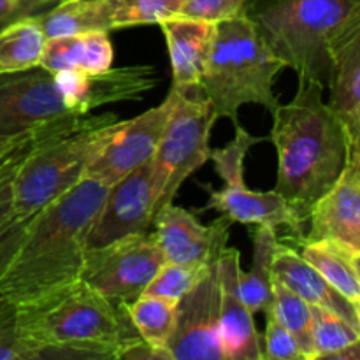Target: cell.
<instances>
[{
	"label": "cell",
	"mask_w": 360,
	"mask_h": 360,
	"mask_svg": "<svg viewBox=\"0 0 360 360\" xmlns=\"http://www.w3.org/2000/svg\"><path fill=\"white\" fill-rule=\"evenodd\" d=\"M301 255L340 292L360 306V278L354 266V252L330 241L301 243Z\"/></svg>",
	"instance_id": "24"
},
{
	"label": "cell",
	"mask_w": 360,
	"mask_h": 360,
	"mask_svg": "<svg viewBox=\"0 0 360 360\" xmlns=\"http://www.w3.org/2000/svg\"><path fill=\"white\" fill-rule=\"evenodd\" d=\"M253 257L248 273L241 271V295L250 311L264 313L273 302V262L280 246L276 227L255 225L252 232Z\"/></svg>",
	"instance_id": "21"
},
{
	"label": "cell",
	"mask_w": 360,
	"mask_h": 360,
	"mask_svg": "<svg viewBox=\"0 0 360 360\" xmlns=\"http://www.w3.org/2000/svg\"><path fill=\"white\" fill-rule=\"evenodd\" d=\"M27 136H28V134H27ZM27 136H21V137H18V139H14V141H7V143H0V160H2V158L6 157L7 153H11V151H13L14 148H16L18 144H20L21 141H23Z\"/></svg>",
	"instance_id": "38"
},
{
	"label": "cell",
	"mask_w": 360,
	"mask_h": 360,
	"mask_svg": "<svg viewBox=\"0 0 360 360\" xmlns=\"http://www.w3.org/2000/svg\"><path fill=\"white\" fill-rule=\"evenodd\" d=\"M46 39L76 35L83 32H109L102 0H62L44 11L32 14Z\"/></svg>",
	"instance_id": "22"
},
{
	"label": "cell",
	"mask_w": 360,
	"mask_h": 360,
	"mask_svg": "<svg viewBox=\"0 0 360 360\" xmlns=\"http://www.w3.org/2000/svg\"><path fill=\"white\" fill-rule=\"evenodd\" d=\"M164 262L155 232H141L98 248H88L81 280L122 306L146 290Z\"/></svg>",
	"instance_id": "9"
},
{
	"label": "cell",
	"mask_w": 360,
	"mask_h": 360,
	"mask_svg": "<svg viewBox=\"0 0 360 360\" xmlns=\"http://www.w3.org/2000/svg\"><path fill=\"white\" fill-rule=\"evenodd\" d=\"M77 118H79V116H77ZM55 125H58V123H55ZM55 125L44 127V129H39L35 130V132L28 134V136L25 137V139L21 141V143L11 151V153H7L6 157L0 160V231H2L4 227H7L11 221L16 220V217H14V206H13V181L21 160H23V157L27 155V151L34 146L35 141H37L46 130H49Z\"/></svg>",
	"instance_id": "30"
},
{
	"label": "cell",
	"mask_w": 360,
	"mask_h": 360,
	"mask_svg": "<svg viewBox=\"0 0 360 360\" xmlns=\"http://www.w3.org/2000/svg\"><path fill=\"white\" fill-rule=\"evenodd\" d=\"M77 116L49 70L0 74V143Z\"/></svg>",
	"instance_id": "10"
},
{
	"label": "cell",
	"mask_w": 360,
	"mask_h": 360,
	"mask_svg": "<svg viewBox=\"0 0 360 360\" xmlns=\"http://www.w3.org/2000/svg\"><path fill=\"white\" fill-rule=\"evenodd\" d=\"M39 2H41V0H20L23 16H27V14H34L35 9H37Z\"/></svg>",
	"instance_id": "39"
},
{
	"label": "cell",
	"mask_w": 360,
	"mask_h": 360,
	"mask_svg": "<svg viewBox=\"0 0 360 360\" xmlns=\"http://www.w3.org/2000/svg\"><path fill=\"white\" fill-rule=\"evenodd\" d=\"M108 190L104 181L84 176L28 218L0 280V294L16 306H27L81 280L88 236Z\"/></svg>",
	"instance_id": "1"
},
{
	"label": "cell",
	"mask_w": 360,
	"mask_h": 360,
	"mask_svg": "<svg viewBox=\"0 0 360 360\" xmlns=\"http://www.w3.org/2000/svg\"><path fill=\"white\" fill-rule=\"evenodd\" d=\"M46 35L32 14L0 27V74L34 69L41 63Z\"/></svg>",
	"instance_id": "23"
},
{
	"label": "cell",
	"mask_w": 360,
	"mask_h": 360,
	"mask_svg": "<svg viewBox=\"0 0 360 360\" xmlns=\"http://www.w3.org/2000/svg\"><path fill=\"white\" fill-rule=\"evenodd\" d=\"M109 32L122 28L160 25L176 16L185 0H102Z\"/></svg>",
	"instance_id": "27"
},
{
	"label": "cell",
	"mask_w": 360,
	"mask_h": 360,
	"mask_svg": "<svg viewBox=\"0 0 360 360\" xmlns=\"http://www.w3.org/2000/svg\"><path fill=\"white\" fill-rule=\"evenodd\" d=\"M172 105H174V94L169 90L167 97L158 105L148 109L136 118L123 120L116 136L102 151L101 157L91 164L86 176L101 179L111 186L139 165L153 160L171 118Z\"/></svg>",
	"instance_id": "13"
},
{
	"label": "cell",
	"mask_w": 360,
	"mask_h": 360,
	"mask_svg": "<svg viewBox=\"0 0 360 360\" xmlns=\"http://www.w3.org/2000/svg\"><path fill=\"white\" fill-rule=\"evenodd\" d=\"M246 0H185L176 16L221 23L245 14Z\"/></svg>",
	"instance_id": "33"
},
{
	"label": "cell",
	"mask_w": 360,
	"mask_h": 360,
	"mask_svg": "<svg viewBox=\"0 0 360 360\" xmlns=\"http://www.w3.org/2000/svg\"><path fill=\"white\" fill-rule=\"evenodd\" d=\"M234 139L229 141L224 148L211 150L210 160L220 179H224V186L214 190L211 185H204L210 190L204 211H218L221 217L231 220V224L241 225H273V227H285L294 232L301 245L304 238L306 221L295 213L290 204L276 192H260L252 190L245 183V162L250 150L255 144L266 141L264 137L252 136L241 125L234 127Z\"/></svg>",
	"instance_id": "7"
},
{
	"label": "cell",
	"mask_w": 360,
	"mask_h": 360,
	"mask_svg": "<svg viewBox=\"0 0 360 360\" xmlns=\"http://www.w3.org/2000/svg\"><path fill=\"white\" fill-rule=\"evenodd\" d=\"M25 225H27V220H18L16 218V220L11 221L7 227H4L0 231V280H2L14 252L20 246L21 236L25 232Z\"/></svg>",
	"instance_id": "34"
},
{
	"label": "cell",
	"mask_w": 360,
	"mask_h": 360,
	"mask_svg": "<svg viewBox=\"0 0 360 360\" xmlns=\"http://www.w3.org/2000/svg\"><path fill=\"white\" fill-rule=\"evenodd\" d=\"M58 2H62V0H41V2H39V6H37V9H35V13L48 9V7L55 6V4H58Z\"/></svg>",
	"instance_id": "40"
},
{
	"label": "cell",
	"mask_w": 360,
	"mask_h": 360,
	"mask_svg": "<svg viewBox=\"0 0 360 360\" xmlns=\"http://www.w3.org/2000/svg\"><path fill=\"white\" fill-rule=\"evenodd\" d=\"M171 91L174 94L171 118L151 160L160 190L157 213L174 202L183 183L210 160L211 130L218 120L200 88H171Z\"/></svg>",
	"instance_id": "8"
},
{
	"label": "cell",
	"mask_w": 360,
	"mask_h": 360,
	"mask_svg": "<svg viewBox=\"0 0 360 360\" xmlns=\"http://www.w3.org/2000/svg\"><path fill=\"white\" fill-rule=\"evenodd\" d=\"M18 326L35 360L120 359L139 340L123 306L83 280L27 306H18Z\"/></svg>",
	"instance_id": "3"
},
{
	"label": "cell",
	"mask_w": 360,
	"mask_h": 360,
	"mask_svg": "<svg viewBox=\"0 0 360 360\" xmlns=\"http://www.w3.org/2000/svg\"><path fill=\"white\" fill-rule=\"evenodd\" d=\"M360 14V0H246L245 16L297 79L327 83L329 42Z\"/></svg>",
	"instance_id": "6"
},
{
	"label": "cell",
	"mask_w": 360,
	"mask_h": 360,
	"mask_svg": "<svg viewBox=\"0 0 360 360\" xmlns=\"http://www.w3.org/2000/svg\"><path fill=\"white\" fill-rule=\"evenodd\" d=\"M241 253L225 246L218 257L220 343L225 360H262V338L241 295Z\"/></svg>",
	"instance_id": "15"
},
{
	"label": "cell",
	"mask_w": 360,
	"mask_h": 360,
	"mask_svg": "<svg viewBox=\"0 0 360 360\" xmlns=\"http://www.w3.org/2000/svg\"><path fill=\"white\" fill-rule=\"evenodd\" d=\"M169 354L172 360H225L220 343L218 260L178 301Z\"/></svg>",
	"instance_id": "12"
},
{
	"label": "cell",
	"mask_w": 360,
	"mask_h": 360,
	"mask_svg": "<svg viewBox=\"0 0 360 360\" xmlns=\"http://www.w3.org/2000/svg\"><path fill=\"white\" fill-rule=\"evenodd\" d=\"M329 359H333V360H360V340L355 341V343L348 345V347H345L343 350L333 354Z\"/></svg>",
	"instance_id": "36"
},
{
	"label": "cell",
	"mask_w": 360,
	"mask_h": 360,
	"mask_svg": "<svg viewBox=\"0 0 360 360\" xmlns=\"http://www.w3.org/2000/svg\"><path fill=\"white\" fill-rule=\"evenodd\" d=\"M350 158L360 167V123L350 132Z\"/></svg>",
	"instance_id": "37"
},
{
	"label": "cell",
	"mask_w": 360,
	"mask_h": 360,
	"mask_svg": "<svg viewBox=\"0 0 360 360\" xmlns=\"http://www.w3.org/2000/svg\"><path fill=\"white\" fill-rule=\"evenodd\" d=\"M327 55V104L350 134L360 123V14L329 42Z\"/></svg>",
	"instance_id": "17"
},
{
	"label": "cell",
	"mask_w": 360,
	"mask_h": 360,
	"mask_svg": "<svg viewBox=\"0 0 360 360\" xmlns=\"http://www.w3.org/2000/svg\"><path fill=\"white\" fill-rule=\"evenodd\" d=\"M267 309L276 315V319L287 327L288 333L297 340L306 360L315 359L313 350V315L311 304L299 297L297 294L285 287L281 281L273 278V302Z\"/></svg>",
	"instance_id": "26"
},
{
	"label": "cell",
	"mask_w": 360,
	"mask_h": 360,
	"mask_svg": "<svg viewBox=\"0 0 360 360\" xmlns=\"http://www.w3.org/2000/svg\"><path fill=\"white\" fill-rule=\"evenodd\" d=\"M287 65L266 46L252 21L241 14L217 25L204 63L200 90L218 118L239 125V109L259 104L271 115L278 109L274 81Z\"/></svg>",
	"instance_id": "5"
},
{
	"label": "cell",
	"mask_w": 360,
	"mask_h": 360,
	"mask_svg": "<svg viewBox=\"0 0 360 360\" xmlns=\"http://www.w3.org/2000/svg\"><path fill=\"white\" fill-rule=\"evenodd\" d=\"M158 246L167 262L185 266H207L217 262L229 243L231 220L217 218L213 224H200L199 218L174 202L162 207L153 220Z\"/></svg>",
	"instance_id": "14"
},
{
	"label": "cell",
	"mask_w": 360,
	"mask_h": 360,
	"mask_svg": "<svg viewBox=\"0 0 360 360\" xmlns=\"http://www.w3.org/2000/svg\"><path fill=\"white\" fill-rule=\"evenodd\" d=\"M122 306L141 340L169 354V343H171L176 327L178 301L141 294L132 302Z\"/></svg>",
	"instance_id": "25"
},
{
	"label": "cell",
	"mask_w": 360,
	"mask_h": 360,
	"mask_svg": "<svg viewBox=\"0 0 360 360\" xmlns=\"http://www.w3.org/2000/svg\"><path fill=\"white\" fill-rule=\"evenodd\" d=\"M323 88L299 79L295 97L274 111L269 136L278 157L274 190L304 221L350 160V134L323 101Z\"/></svg>",
	"instance_id": "2"
},
{
	"label": "cell",
	"mask_w": 360,
	"mask_h": 360,
	"mask_svg": "<svg viewBox=\"0 0 360 360\" xmlns=\"http://www.w3.org/2000/svg\"><path fill=\"white\" fill-rule=\"evenodd\" d=\"M266 333L262 341V359L267 360H306L297 340L287 327L276 319L271 309H266Z\"/></svg>",
	"instance_id": "32"
},
{
	"label": "cell",
	"mask_w": 360,
	"mask_h": 360,
	"mask_svg": "<svg viewBox=\"0 0 360 360\" xmlns=\"http://www.w3.org/2000/svg\"><path fill=\"white\" fill-rule=\"evenodd\" d=\"M357 313H359V327H360V306H357Z\"/></svg>",
	"instance_id": "42"
},
{
	"label": "cell",
	"mask_w": 360,
	"mask_h": 360,
	"mask_svg": "<svg viewBox=\"0 0 360 360\" xmlns=\"http://www.w3.org/2000/svg\"><path fill=\"white\" fill-rule=\"evenodd\" d=\"M23 16L20 0H0V27Z\"/></svg>",
	"instance_id": "35"
},
{
	"label": "cell",
	"mask_w": 360,
	"mask_h": 360,
	"mask_svg": "<svg viewBox=\"0 0 360 360\" xmlns=\"http://www.w3.org/2000/svg\"><path fill=\"white\" fill-rule=\"evenodd\" d=\"M311 315L313 350H315L313 360L329 359L333 354L360 340L359 330L336 313L322 306H311Z\"/></svg>",
	"instance_id": "28"
},
{
	"label": "cell",
	"mask_w": 360,
	"mask_h": 360,
	"mask_svg": "<svg viewBox=\"0 0 360 360\" xmlns=\"http://www.w3.org/2000/svg\"><path fill=\"white\" fill-rule=\"evenodd\" d=\"M158 200L160 190L150 160L109 186L88 236V248H98L125 236L150 231L157 217Z\"/></svg>",
	"instance_id": "11"
},
{
	"label": "cell",
	"mask_w": 360,
	"mask_h": 360,
	"mask_svg": "<svg viewBox=\"0 0 360 360\" xmlns=\"http://www.w3.org/2000/svg\"><path fill=\"white\" fill-rule=\"evenodd\" d=\"M169 60L172 70V86L178 90L200 88L204 63L213 42L217 25L192 18L172 16L162 21Z\"/></svg>",
	"instance_id": "18"
},
{
	"label": "cell",
	"mask_w": 360,
	"mask_h": 360,
	"mask_svg": "<svg viewBox=\"0 0 360 360\" xmlns=\"http://www.w3.org/2000/svg\"><path fill=\"white\" fill-rule=\"evenodd\" d=\"M0 360H35V354L21 338L18 306L0 295Z\"/></svg>",
	"instance_id": "31"
},
{
	"label": "cell",
	"mask_w": 360,
	"mask_h": 360,
	"mask_svg": "<svg viewBox=\"0 0 360 360\" xmlns=\"http://www.w3.org/2000/svg\"><path fill=\"white\" fill-rule=\"evenodd\" d=\"M211 264H207V266H185V264L165 260L143 294L179 301L206 274Z\"/></svg>",
	"instance_id": "29"
},
{
	"label": "cell",
	"mask_w": 360,
	"mask_h": 360,
	"mask_svg": "<svg viewBox=\"0 0 360 360\" xmlns=\"http://www.w3.org/2000/svg\"><path fill=\"white\" fill-rule=\"evenodd\" d=\"M273 278L311 306H322L347 320L360 333L357 306L340 294L304 257L292 246L280 245L273 262Z\"/></svg>",
	"instance_id": "19"
},
{
	"label": "cell",
	"mask_w": 360,
	"mask_h": 360,
	"mask_svg": "<svg viewBox=\"0 0 360 360\" xmlns=\"http://www.w3.org/2000/svg\"><path fill=\"white\" fill-rule=\"evenodd\" d=\"M304 241H330L360 252V167L350 158L333 188L309 211Z\"/></svg>",
	"instance_id": "16"
},
{
	"label": "cell",
	"mask_w": 360,
	"mask_h": 360,
	"mask_svg": "<svg viewBox=\"0 0 360 360\" xmlns=\"http://www.w3.org/2000/svg\"><path fill=\"white\" fill-rule=\"evenodd\" d=\"M115 112L79 116L46 130L27 151L13 181L18 220H28L88 174L122 127Z\"/></svg>",
	"instance_id": "4"
},
{
	"label": "cell",
	"mask_w": 360,
	"mask_h": 360,
	"mask_svg": "<svg viewBox=\"0 0 360 360\" xmlns=\"http://www.w3.org/2000/svg\"><path fill=\"white\" fill-rule=\"evenodd\" d=\"M352 259H354V266H355V269H357L359 278H360V252L354 253V257H352Z\"/></svg>",
	"instance_id": "41"
},
{
	"label": "cell",
	"mask_w": 360,
	"mask_h": 360,
	"mask_svg": "<svg viewBox=\"0 0 360 360\" xmlns=\"http://www.w3.org/2000/svg\"><path fill=\"white\" fill-rule=\"evenodd\" d=\"M115 62L109 32L94 30L76 35L46 39L39 67L49 72L81 70L88 74L105 72Z\"/></svg>",
	"instance_id": "20"
}]
</instances>
